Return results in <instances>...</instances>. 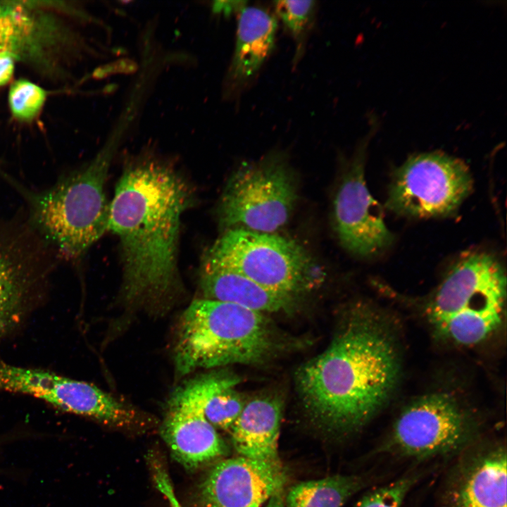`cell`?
I'll list each match as a JSON object with an SVG mask.
<instances>
[{"label": "cell", "mask_w": 507, "mask_h": 507, "mask_svg": "<svg viewBox=\"0 0 507 507\" xmlns=\"http://www.w3.org/2000/svg\"><path fill=\"white\" fill-rule=\"evenodd\" d=\"M265 507H286L281 491L273 495L266 502Z\"/></svg>", "instance_id": "cell-28"}, {"label": "cell", "mask_w": 507, "mask_h": 507, "mask_svg": "<svg viewBox=\"0 0 507 507\" xmlns=\"http://www.w3.org/2000/svg\"><path fill=\"white\" fill-rule=\"evenodd\" d=\"M246 401L235 389V386L221 388L206 401L204 413L208 421L214 427L223 430L230 429L241 414Z\"/></svg>", "instance_id": "cell-22"}, {"label": "cell", "mask_w": 507, "mask_h": 507, "mask_svg": "<svg viewBox=\"0 0 507 507\" xmlns=\"http://www.w3.org/2000/svg\"><path fill=\"white\" fill-rule=\"evenodd\" d=\"M296 198L292 174L281 158L242 163L221 196L220 225L273 233L288 221Z\"/></svg>", "instance_id": "cell-8"}, {"label": "cell", "mask_w": 507, "mask_h": 507, "mask_svg": "<svg viewBox=\"0 0 507 507\" xmlns=\"http://www.w3.org/2000/svg\"><path fill=\"white\" fill-rule=\"evenodd\" d=\"M17 58L9 53H0V87L7 84L14 74Z\"/></svg>", "instance_id": "cell-26"}, {"label": "cell", "mask_w": 507, "mask_h": 507, "mask_svg": "<svg viewBox=\"0 0 507 507\" xmlns=\"http://www.w3.org/2000/svg\"><path fill=\"white\" fill-rule=\"evenodd\" d=\"M246 1H216L213 5V11L228 15L234 12H240L246 6Z\"/></svg>", "instance_id": "cell-27"}, {"label": "cell", "mask_w": 507, "mask_h": 507, "mask_svg": "<svg viewBox=\"0 0 507 507\" xmlns=\"http://www.w3.org/2000/svg\"><path fill=\"white\" fill-rule=\"evenodd\" d=\"M238 382L230 373H210L190 379L170 395L161 434L175 459L185 467L196 468L224 454L225 445L206 419L204 407L214 392Z\"/></svg>", "instance_id": "cell-11"}, {"label": "cell", "mask_w": 507, "mask_h": 507, "mask_svg": "<svg viewBox=\"0 0 507 507\" xmlns=\"http://www.w3.org/2000/svg\"><path fill=\"white\" fill-rule=\"evenodd\" d=\"M283 344L264 313L231 303L196 299L178 322L175 372L184 376L200 368L259 364L277 355Z\"/></svg>", "instance_id": "cell-4"}, {"label": "cell", "mask_w": 507, "mask_h": 507, "mask_svg": "<svg viewBox=\"0 0 507 507\" xmlns=\"http://www.w3.org/2000/svg\"><path fill=\"white\" fill-rule=\"evenodd\" d=\"M445 480L440 507H506V446L470 445Z\"/></svg>", "instance_id": "cell-14"}, {"label": "cell", "mask_w": 507, "mask_h": 507, "mask_svg": "<svg viewBox=\"0 0 507 507\" xmlns=\"http://www.w3.org/2000/svg\"><path fill=\"white\" fill-rule=\"evenodd\" d=\"M282 468L243 456L223 460L200 488L204 507H261L282 490Z\"/></svg>", "instance_id": "cell-15"}, {"label": "cell", "mask_w": 507, "mask_h": 507, "mask_svg": "<svg viewBox=\"0 0 507 507\" xmlns=\"http://www.w3.org/2000/svg\"><path fill=\"white\" fill-rule=\"evenodd\" d=\"M472 188V176L463 161L441 151L421 153L396 169L386 205L412 218L446 216L458 208Z\"/></svg>", "instance_id": "cell-9"}, {"label": "cell", "mask_w": 507, "mask_h": 507, "mask_svg": "<svg viewBox=\"0 0 507 507\" xmlns=\"http://www.w3.org/2000/svg\"><path fill=\"white\" fill-rule=\"evenodd\" d=\"M368 136L361 142L336 192L333 215L342 246L361 256L377 255L393 242L380 204L371 196L365 180L364 163Z\"/></svg>", "instance_id": "cell-13"}, {"label": "cell", "mask_w": 507, "mask_h": 507, "mask_svg": "<svg viewBox=\"0 0 507 507\" xmlns=\"http://www.w3.org/2000/svg\"><path fill=\"white\" fill-rule=\"evenodd\" d=\"M277 22L266 10L246 6L239 14L235 49L228 73L234 89L254 78L273 51Z\"/></svg>", "instance_id": "cell-17"}, {"label": "cell", "mask_w": 507, "mask_h": 507, "mask_svg": "<svg viewBox=\"0 0 507 507\" xmlns=\"http://www.w3.org/2000/svg\"><path fill=\"white\" fill-rule=\"evenodd\" d=\"M417 474H409L379 487L362 497L354 507H402Z\"/></svg>", "instance_id": "cell-24"}, {"label": "cell", "mask_w": 507, "mask_h": 507, "mask_svg": "<svg viewBox=\"0 0 507 507\" xmlns=\"http://www.w3.org/2000/svg\"><path fill=\"white\" fill-rule=\"evenodd\" d=\"M112 154L106 148L44 189L27 187L0 168V176L23 198L28 223L61 262L77 261L108 231L109 204L104 187Z\"/></svg>", "instance_id": "cell-3"}, {"label": "cell", "mask_w": 507, "mask_h": 507, "mask_svg": "<svg viewBox=\"0 0 507 507\" xmlns=\"http://www.w3.org/2000/svg\"><path fill=\"white\" fill-rule=\"evenodd\" d=\"M31 6L17 1H0V53L17 59L39 51L42 28Z\"/></svg>", "instance_id": "cell-19"}, {"label": "cell", "mask_w": 507, "mask_h": 507, "mask_svg": "<svg viewBox=\"0 0 507 507\" xmlns=\"http://www.w3.org/2000/svg\"><path fill=\"white\" fill-rule=\"evenodd\" d=\"M314 1H276L277 16L298 44V53L312 23L315 10Z\"/></svg>", "instance_id": "cell-23"}, {"label": "cell", "mask_w": 507, "mask_h": 507, "mask_svg": "<svg viewBox=\"0 0 507 507\" xmlns=\"http://www.w3.org/2000/svg\"><path fill=\"white\" fill-rule=\"evenodd\" d=\"M46 92L26 79L14 81L10 86L8 101L12 116L20 122H31L38 116L46 100Z\"/></svg>", "instance_id": "cell-21"}, {"label": "cell", "mask_w": 507, "mask_h": 507, "mask_svg": "<svg viewBox=\"0 0 507 507\" xmlns=\"http://www.w3.org/2000/svg\"><path fill=\"white\" fill-rule=\"evenodd\" d=\"M364 484L361 477L342 475L302 482L289 489L285 506L342 507Z\"/></svg>", "instance_id": "cell-20"}, {"label": "cell", "mask_w": 507, "mask_h": 507, "mask_svg": "<svg viewBox=\"0 0 507 507\" xmlns=\"http://www.w3.org/2000/svg\"><path fill=\"white\" fill-rule=\"evenodd\" d=\"M506 293V272L500 261L484 251H465L451 264L432 294L430 321L457 344H478L500 325Z\"/></svg>", "instance_id": "cell-5"}, {"label": "cell", "mask_w": 507, "mask_h": 507, "mask_svg": "<svg viewBox=\"0 0 507 507\" xmlns=\"http://www.w3.org/2000/svg\"><path fill=\"white\" fill-rule=\"evenodd\" d=\"M202 263L295 297L311 287L316 277L315 266L299 244L275 233L239 227L227 230L208 249Z\"/></svg>", "instance_id": "cell-6"}, {"label": "cell", "mask_w": 507, "mask_h": 507, "mask_svg": "<svg viewBox=\"0 0 507 507\" xmlns=\"http://www.w3.org/2000/svg\"><path fill=\"white\" fill-rule=\"evenodd\" d=\"M399 364L387 334L366 315L344 322L329 346L300 366L296 388L310 419L323 430L346 434L382 408L397 380Z\"/></svg>", "instance_id": "cell-2"}, {"label": "cell", "mask_w": 507, "mask_h": 507, "mask_svg": "<svg viewBox=\"0 0 507 507\" xmlns=\"http://www.w3.org/2000/svg\"><path fill=\"white\" fill-rule=\"evenodd\" d=\"M151 462L154 480L158 491L168 499L170 507H182L176 497L173 487L165 468L158 461H153Z\"/></svg>", "instance_id": "cell-25"}, {"label": "cell", "mask_w": 507, "mask_h": 507, "mask_svg": "<svg viewBox=\"0 0 507 507\" xmlns=\"http://www.w3.org/2000/svg\"><path fill=\"white\" fill-rule=\"evenodd\" d=\"M199 286L204 299L231 303L261 313L289 312L296 297L268 289L237 273L201 264Z\"/></svg>", "instance_id": "cell-18"}, {"label": "cell", "mask_w": 507, "mask_h": 507, "mask_svg": "<svg viewBox=\"0 0 507 507\" xmlns=\"http://www.w3.org/2000/svg\"><path fill=\"white\" fill-rule=\"evenodd\" d=\"M0 391L32 396L63 411L119 427L144 420L136 409L94 384L41 369L0 362Z\"/></svg>", "instance_id": "cell-12"}, {"label": "cell", "mask_w": 507, "mask_h": 507, "mask_svg": "<svg viewBox=\"0 0 507 507\" xmlns=\"http://www.w3.org/2000/svg\"><path fill=\"white\" fill-rule=\"evenodd\" d=\"M282 413V402L276 396H260L246 402L230 428L240 456L282 468L277 449Z\"/></svg>", "instance_id": "cell-16"}, {"label": "cell", "mask_w": 507, "mask_h": 507, "mask_svg": "<svg viewBox=\"0 0 507 507\" xmlns=\"http://www.w3.org/2000/svg\"><path fill=\"white\" fill-rule=\"evenodd\" d=\"M191 200L185 182L163 163L144 161L125 170L109 204L108 231L120 241V299L127 311L163 315L182 294L177 245Z\"/></svg>", "instance_id": "cell-1"}, {"label": "cell", "mask_w": 507, "mask_h": 507, "mask_svg": "<svg viewBox=\"0 0 507 507\" xmlns=\"http://www.w3.org/2000/svg\"><path fill=\"white\" fill-rule=\"evenodd\" d=\"M61 263L23 211L0 215V339L16 330L45 296Z\"/></svg>", "instance_id": "cell-7"}, {"label": "cell", "mask_w": 507, "mask_h": 507, "mask_svg": "<svg viewBox=\"0 0 507 507\" xmlns=\"http://www.w3.org/2000/svg\"><path fill=\"white\" fill-rule=\"evenodd\" d=\"M475 433L471 418L453 396L432 393L401 411L377 450L418 460L448 456L473 444Z\"/></svg>", "instance_id": "cell-10"}]
</instances>
